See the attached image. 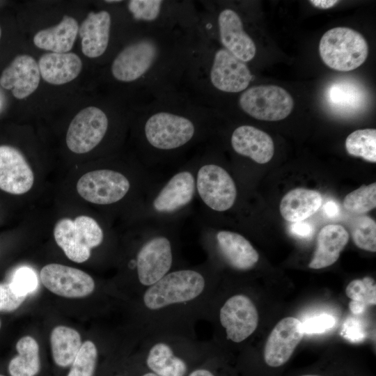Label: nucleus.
<instances>
[{"mask_svg": "<svg viewBox=\"0 0 376 376\" xmlns=\"http://www.w3.org/2000/svg\"><path fill=\"white\" fill-rule=\"evenodd\" d=\"M322 198L320 192L304 188L288 192L280 203V212L288 221L298 222L307 219L321 206Z\"/></svg>", "mask_w": 376, "mask_h": 376, "instance_id": "nucleus-27", "label": "nucleus"}, {"mask_svg": "<svg viewBox=\"0 0 376 376\" xmlns=\"http://www.w3.org/2000/svg\"><path fill=\"white\" fill-rule=\"evenodd\" d=\"M335 318L327 313L320 314L308 318L301 322L304 334H322L334 327Z\"/></svg>", "mask_w": 376, "mask_h": 376, "instance_id": "nucleus-38", "label": "nucleus"}, {"mask_svg": "<svg viewBox=\"0 0 376 376\" xmlns=\"http://www.w3.org/2000/svg\"><path fill=\"white\" fill-rule=\"evenodd\" d=\"M345 293L351 299L349 308L354 315L361 314L369 306L375 305L376 284L371 277L352 281L346 287Z\"/></svg>", "mask_w": 376, "mask_h": 376, "instance_id": "nucleus-30", "label": "nucleus"}, {"mask_svg": "<svg viewBox=\"0 0 376 376\" xmlns=\"http://www.w3.org/2000/svg\"><path fill=\"white\" fill-rule=\"evenodd\" d=\"M206 320L215 324L227 342L240 345L256 331L259 315L254 301L246 293H233L221 299L216 292Z\"/></svg>", "mask_w": 376, "mask_h": 376, "instance_id": "nucleus-6", "label": "nucleus"}, {"mask_svg": "<svg viewBox=\"0 0 376 376\" xmlns=\"http://www.w3.org/2000/svg\"><path fill=\"white\" fill-rule=\"evenodd\" d=\"M79 31L77 20L64 15L54 26L39 31L33 38L34 45L54 53H68L73 47Z\"/></svg>", "mask_w": 376, "mask_h": 376, "instance_id": "nucleus-26", "label": "nucleus"}, {"mask_svg": "<svg viewBox=\"0 0 376 376\" xmlns=\"http://www.w3.org/2000/svg\"><path fill=\"white\" fill-rule=\"evenodd\" d=\"M17 354L8 364L10 376H38L42 370L40 347L37 341L25 336L16 343Z\"/></svg>", "mask_w": 376, "mask_h": 376, "instance_id": "nucleus-29", "label": "nucleus"}, {"mask_svg": "<svg viewBox=\"0 0 376 376\" xmlns=\"http://www.w3.org/2000/svg\"><path fill=\"white\" fill-rule=\"evenodd\" d=\"M311 3L314 6L320 9H328L334 6L338 3V1H328V0H313L310 1Z\"/></svg>", "mask_w": 376, "mask_h": 376, "instance_id": "nucleus-42", "label": "nucleus"}, {"mask_svg": "<svg viewBox=\"0 0 376 376\" xmlns=\"http://www.w3.org/2000/svg\"><path fill=\"white\" fill-rule=\"evenodd\" d=\"M347 152L352 156L376 162V130H358L348 135L345 140Z\"/></svg>", "mask_w": 376, "mask_h": 376, "instance_id": "nucleus-31", "label": "nucleus"}, {"mask_svg": "<svg viewBox=\"0 0 376 376\" xmlns=\"http://www.w3.org/2000/svg\"><path fill=\"white\" fill-rule=\"evenodd\" d=\"M54 237L70 260L81 263L88 260L93 248L102 243L104 234L94 219L81 215L74 220L59 219L54 226Z\"/></svg>", "mask_w": 376, "mask_h": 376, "instance_id": "nucleus-10", "label": "nucleus"}, {"mask_svg": "<svg viewBox=\"0 0 376 376\" xmlns=\"http://www.w3.org/2000/svg\"><path fill=\"white\" fill-rule=\"evenodd\" d=\"M345 208L352 213L361 214L376 207V183L362 185L349 193L344 198Z\"/></svg>", "mask_w": 376, "mask_h": 376, "instance_id": "nucleus-33", "label": "nucleus"}, {"mask_svg": "<svg viewBox=\"0 0 376 376\" xmlns=\"http://www.w3.org/2000/svg\"><path fill=\"white\" fill-rule=\"evenodd\" d=\"M291 232L300 237H306L313 232V228L307 223L302 221L294 222L290 227Z\"/></svg>", "mask_w": 376, "mask_h": 376, "instance_id": "nucleus-41", "label": "nucleus"}, {"mask_svg": "<svg viewBox=\"0 0 376 376\" xmlns=\"http://www.w3.org/2000/svg\"><path fill=\"white\" fill-rule=\"evenodd\" d=\"M40 77L49 84L61 85L75 79L82 68L81 58L75 53H47L39 59Z\"/></svg>", "mask_w": 376, "mask_h": 376, "instance_id": "nucleus-25", "label": "nucleus"}, {"mask_svg": "<svg viewBox=\"0 0 376 376\" xmlns=\"http://www.w3.org/2000/svg\"><path fill=\"white\" fill-rule=\"evenodd\" d=\"M139 341L140 348L132 357L157 376H187L215 353L211 343L198 340L196 332L156 331Z\"/></svg>", "mask_w": 376, "mask_h": 376, "instance_id": "nucleus-5", "label": "nucleus"}, {"mask_svg": "<svg viewBox=\"0 0 376 376\" xmlns=\"http://www.w3.org/2000/svg\"><path fill=\"white\" fill-rule=\"evenodd\" d=\"M0 376H6V375H2V374H0Z\"/></svg>", "mask_w": 376, "mask_h": 376, "instance_id": "nucleus-47", "label": "nucleus"}, {"mask_svg": "<svg viewBox=\"0 0 376 376\" xmlns=\"http://www.w3.org/2000/svg\"><path fill=\"white\" fill-rule=\"evenodd\" d=\"M325 100L331 111L350 116L361 111L368 104V93L361 84L351 79H338L328 86Z\"/></svg>", "mask_w": 376, "mask_h": 376, "instance_id": "nucleus-22", "label": "nucleus"}, {"mask_svg": "<svg viewBox=\"0 0 376 376\" xmlns=\"http://www.w3.org/2000/svg\"><path fill=\"white\" fill-rule=\"evenodd\" d=\"M109 126L107 113L97 107L81 110L72 120L66 144L73 152L83 154L95 148L104 138Z\"/></svg>", "mask_w": 376, "mask_h": 376, "instance_id": "nucleus-12", "label": "nucleus"}, {"mask_svg": "<svg viewBox=\"0 0 376 376\" xmlns=\"http://www.w3.org/2000/svg\"><path fill=\"white\" fill-rule=\"evenodd\" d=\"M196 188L204 203L218 212L230 209L237 196L233 178L224 169L214 164H205L198 169Z\"/></svg>", "mask_w": 376, "mask_h": 376, "instance_id": "nucleus-14", "label": "nucleus"}, {"mask_svg": "<svg viewBox=\"0 0 376 376\" xmlns=\"http://www.w3.org/2000/svg\"><path fill=\"white\" fill-rule=\"evenodd\" d=\"M195 181L189 171L174 175L153 201L154 209L161 213H170L187 205L193 198Z\"/></svg>", "mask_w": 376, "mask_h": 376, "instance_id": "nucleus-23", "label": "nucleus"}, {"mask_svg": "<svg viewBox=\"0 0 376 376\" xmlns=\"http://www.w3.org/2000/svg\"><path fill=\"white\" fill-rule=\"evenodd\" d=\"M173 246L168 237L155 236L144 242L130 263L136 295L173 270Z\"/></svg>", "mask_w": 376, "mask_h": 376, "instance_id": "nucleus-9", "label": "nucleus"}, {"mask_svg": "<svg viewBox=\"0 0 376 376\" xmlns=\"http://www.w3.org/2000/svg\"><path fill=\"white\" fill-rule=\"evenodd\" d=\"M230 143L236 153L249 157L258 164L269 162L274 152L271 136L249 125H240L233 131Z\"/></svg>", "mask_w": 376, "mask_h": 376, "instance_id": "nucleus-21", "label": "nucleus"}, {"mask_svg": "<svg viewBox=\"0 0 376 376\" xmlns=\"http://www.w3.org/2000/svg\"><path fill=\"white\" fill-rule=\"evenodd\" d=\"M303 376H316V375H303Z\"/></svg>", "mask_w": 376, "mask_h": 376, "instance_id": "nucleus-46", "label": "nucleus"}, {"mask_svg": "<svg viewBox=\"0 0 376 376\" xmlns=\"http://www.w3.org/2000/svg\"><path fill=\"white\" fill-rule=\"evenodd\" d=\"M319 52L322 61L338 71H350L361 65L368 54V45L357 31L347 27H336L321 38Z\"/></svg>", "mask_w": 376, "mask_h": 376, "instance_id": "nucleus-8", "label": "nucleus"}, {"mask_svg": "<svg viewBox=\"0 0 376 376\" xmlns=\"http://www.w3.org/2000/svg\"><path fill=\"white\" fill-rule=\"evenodd\" d=\"M141 132L148 149L169 152L183 148L203 132L215 109L180 91L139 105Z\"/></svg>", "mask_w": 376, "mask_h": 376, "instance_id": "nucleus-4", "label": "nucleus"}, {"mask_svg": "<svg viewBox=\"0 0 376 376\" xmlns=\"http://www.w3.org/2000/svg\"><path fill=\"white\" fill-rule=\"evenodd\" d=\"M102 376H157L145 368L133 357L123 361L108 363L102 372Z\"/></svg>", "mask_w": 376, "mask_h": 376, "instance_id": "nucleus-35", "label": "nucleus"}, {"mask_svg": "<svg viewBox=\"0 0 376 376\" xmlns=\"http://www.w3.org/2000/svg\"><path fill=\"white\" fill-rule=\"evenodd\" d=\"M215 246L223 261L237 271L250 270L259 260L258 253L250 242L235 232L219 231L216 235Z\"/></svg>", "mask_w": 376, "mask_h": 376, "instance_id": "nucleus-20", "label": "nucleus"}, {"mask_svg": "<svg viewBox=\"0 0 376 376\" xmlns=\"http://www.w3.org/2000/svg\"><path fill=\"white\" fill-rule=\"evenodd\" d=\"M219 366V360L214 353L194 368L187 376H220Z\"/></svg>", "mask_w": 376, "mask_h": 376, "instance_id": "nucleus-39", "label": "nucleus"}, {"mask_svg": "<svg viewBox=\"0 0 376 376\" xmlns=\"http://www.w3.org/2000/svg\"><path fill=\"white\" fill-rule=\"evenodd\" d=\"M1 27H0V38H1Z\"/></svg>", "mask_w": 376, "mask_h": 376, "instance_id": "nucleus-44", "label": "nucleus"}, {"mask_svg": "<svg viewBox=\"0 0 376 376\" xmlns=\"http://www.w3.org/2000/svg\"><path fill=\"white\" fill-rule=\"evenodd\" d=\"M1 327V320H0V329Z\"/></svg>", "mask_w": 376, "mask_h": 376, "instance_id": "nucleus-45", "label": "nucleus"}, {"mask_svg": "<svg viewBox=\"0 0 376 376\" xmlns=\"http://www.w3.org/2000/svg\"><path fill=\"white\" fill-rule=\"evenodd\" d=\"M253 75L247 64L221 47L199 22L190 45L181 91L196 102L212 107L217 95L239 94Z\"/></svg>", "mask_w": 376, "mask_h": 376, "instance_id": "nucleus-3", "label": "nucleus"}, {"mask_svg": "<svg viewBox=\"0 0 376 376\" xmlns=\"http://www.w3.org/2000/svg\"><path fill=\"white\" fill-rule=\"evenodd\" d=\"M237 106L253 118L277 121L290 115L294 100L285 90L278 86H253L239 93Z\"/></svg>", "mask_w": 376, "mask_h": 376, "instance_id": "nucleus-11", "label": "nucleus"}, {"mask_svg": "<svg viewBox=\"0 0 376 376\" xmlns=\"http://www.w3.org/2000/svg\"><path fill=\"white\" fill-rule=\"evenodd\" d=\"M26 297L17 294L10 283H0V312H11L17 309Z\"/></svg>", "mask_w": 376, "mask_h": 376, "instance_id": "nucleus-37", "label": "nucleus"}, {"mask_svg": "<svg viewBox=\"0 0 376 376\" xmlns=\"http://www.w3.org/2000/svg\"><path fill=\"white\" fill-rule=\"evenodd\" d=\"M324 210L328 216L331 217L336 216L338 212V206L332 201L327 202L325 204Z\"/></svg>", "mask_w": 376, "mask_h": 376, "instance_id": "nucleus-43", "label": "nucleus"}, {"mask_svg": "<svg viewBox=\"0 0 376 376\" xmlns=\"http://www.w3.org/2000/svg\"><path fill=\"white\" fill-rule=\"evenodd\" d=\"M99 352L96 345L88 340L81 346L65 376H96L99 369Z\"/></svg>", "mask_w": 376, "mask_h": 376, "instance_id": "nucleus-32", "label": "nucleus"}, {"mask_svg": "<svg viewBox=\"0 0 376 376\" xmlns=\"http://www.w3.org/2000/svg\"><path fill=\"white\" fill-rule=\"evenodd\" d=\"M304 334L301 321L294 317L281 320L269 334L264 348V359L271 367L285 363Z\"/></svg>", "mask_w": 376, "mask_h": 376, "instance_id": "nucleus-16", "label": "nucleus"}, {"mask_svg": "<svg viewBox=\"0 0 376 376\" xmlns=\"http://www.w3.org/2000/svg\"><path fill=\"white\" fill-rule=\"evenodd\" d=\"M348 232L340 225L329 224L319 232L317 246L308 267L318 269L333 265L348 242Z\"/></svg>", "mask_w": 376, "mask_h": 376, "instance_id": "nucleus-24", "label": "nucleus"}, {"mask_svg": "<svg viewBox=\"0 0 376 376\" xmlns=\"http://www.w3.org/2000/svg\"><path fill=\"white\" fill-rule=\"evenodd\" d=\"M111 28L112 17L109 11L90 12L79 26L83 54L91 58L103 56L110 44Z\"/></svg>", "mask_w": 376, "mask_h": 376, "instance_id": "nucleus-19", "label": "nucleus"}, {"mask_svg": "<svg viewBox=\"0 0 376 376\" xmlns=\"http://www.w3.org/2000/svg\"><path fill=\"white\" fill-rule=\"evenodd\" d=\"M34 182L33 172L17 148L0 146V189L20 195L29 191Z\"/></svg>", "mask_w": 376, "mask_h": 376, "instance_id": "nucleus-17", "label": "nucleus"}, {"mask_svg": "<svg viewBox=\"0 0 376 376\" xmlns=\"http://www.w3.org/2000/svg\"><path fill=\"white\" fill-rule=\"evenodd\" d=\"M43 285L51 292L65 298H83L92 294L95 283L86 272L67 265L51 263L40 270Z\"/></svg>", "mask_w": 376, "mask_h": 376, "instance_id": "nucleus-15", "label": "nucleus"}, {"mask_svg": "<svg viewBox=\"0 0 376 376\" xmlns=\"http://www.w3.org/2000/svg\"><path fill=\"white\" fill-rule=\"evenodd\" d=\"M40 74L38 63L27 54L17 56L1 73V86L17 99H24L32 94L38 88Z\"/></svg>", "mask_w": 376, "mask_h": 376, "instance_id": "nucleus-18", "label": "nucleus"}, {"mask_svg": "<svg viewBox=\"0 0 376 376\" xmlns=\"http://www.w3.org/2000/svg\"><path fill=\"white\" fill-rule=\"evenodd\" d=\"M198 23L190 28L135 31L113 58L111 77L134 88L141 97L139 105L180 92Z\"/></svg>", "mask_w": 376, "mask_h": 376, "instance_id": "nucleus-1", "label": "nucleus"}, {"mask_svg": "<svg viewBox=\"0 0 376 376\" xmlns=\"http://www.w3.org/2000/svg\"><path fill=\"white\" fill-rule=\"evenodd\" d=\"M341 334L353 342L361 341L365 336L362 325L354 318H349L345 321Z\"/></svg>", "mask_w": 376, "mask_h": 376, "instance_id": "nucleus-40", "label": "nucleus"}, {"mask_svg": "<svg viewBox=\"0 0 376 376\" xmlns=\"http://www.w3.org/2000/svg\"><path fill=\"white\" fill-rule=\"evenodd\" d=\"M351 235L357 246L368 251H376V224L370 217H357L352 224Z\"/></svg>", "mask_w": 376, "mask_h": 376, "instance_id": "nucleus-34", "label": "nucleus"}, {"mask_svg": "<svg viewBox=\"0 0 376 376\" xmlns=\"http://www.w3.org/2000/svg\"><path fill=\"white\" fill-rule=\"evenodd\" d=\"M81 344V336L77 330L63 325L54 327L50 335V345L55 366L60 370H67Z\"/></svg>", "mask_w": 376, "mask_h": 376, "instance_id": "nucleus-28", "label": "nucleus"}, {"mask_svg": "<svg viewBox=\"0 0 376 376\" xmlns=\"http://www.w3.org/2000/svg\"><path fill=\"white\" fill-rule=\"evenodd\" d=\"M217 291L215 280L206 269L172 270L136 295V340L161 330L196 332V323L206 320Z\"/></svg>", "mask_w": 376, "mask_h": 376, "instance_id": "nucleus-2", "label": "nucleus"}, {"mask_svg": "<svg viewBox=\"0 0 376 376\" xmlns=\"http://www.w3.org/2000/svg\"><path fill=\"white\" fill-rule=\"evenodd\" d=\"M126 9L136 31L190 28L199 20V8L193 1L130 0Z\"/></svg>", "mask_w": 376, "mask_h": 376, "instance_id": "nucleus-7", "label": "nucleus"}, {"mask_svg": "<svg viewBox=\"0 0 376 376\" xmlns=\"http://www.w3.org/2000/svg\"><path fill=\"white\" fill-rule=\"evenodd\" d=\"M130 181L122 173L109 169L88 172L77 183V191L84 200L108 205L121 200L128 192Z\"/></svg>", "mask_w": 376, "mask_h": 376, "instance_id": "nucleus-13", "label": "nucleus"}, {"mask_svg": "<svg viewBox=\"0 0 376 376\" xmlns=\"http://www.w3.org/2000/svg\"><path fill=\"white\" fill-rule=\"evenodd\" d=\"M10 284L17 294L27 297L37 288V276L29 267H22L15 270Z\"/></svg>", "mask_w": 376, "mask_h": 376, "instance_id": "nucleus-36", "label": "nucleus"}]
</instances>
